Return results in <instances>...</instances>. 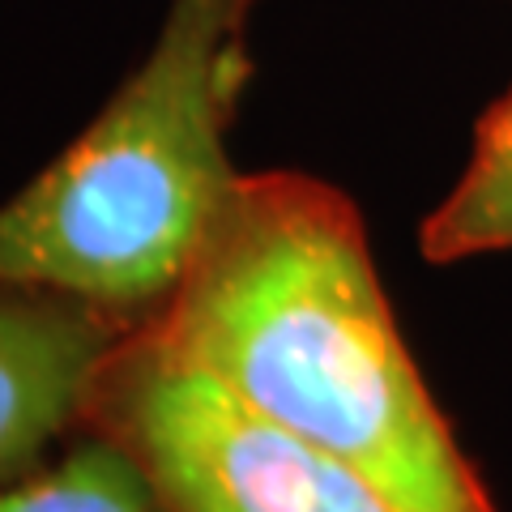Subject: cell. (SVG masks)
<instances>
[{
    "instance_id": "6da1fadb",
    "label": "cell",
    "mask_w": 512,
    "mask_h": 512,
    "mask_svg": "<svg viewBox=\"0 0 512 512\" xmlns=\"http://www.w3.org/2000/svg\"><path fill=\"white\" fill-rule=\"evenodd\" d=\"M141 325L265 419L376 478L406 512H495L410 359L342 188L239 171Z\"/></svg>"
},
{
    "instance_id": "7a4b0ae2",
    "label": "cell",
    "mask_w": 512,
    "mask_h": 512,
    "mask_svg": "<svg viewBox=\"0 0 512 512\" xmlns=\"http://www.w3.org/2000/svg\"><path fill=\"white\" fill-rule=\"evenodd\" d=\"M252 0H171L99 120L0 205V286L146 316L180 282L239 171L227 128Z\"/></svg>"
},
{
    "instance_id": "3957f363",
    "label": "cell",
    "mask_w": 512,
    "mask_h": 512,
    "mask_svg": "<svg viewBox=\"0 0 512 512\" xmlns=\"http://www.w3.org/2000/svg\"><path fill=\"white\" fill-rule=\"evenodd\" d=\"M82 431L120 444L163 512H406L376 478L265 419L141 320L90 380Z\"/></svg>"
},
{
    "instance_id": "277c9868",
    "label": "cell",
    "mask_w": 512,
    "mask_h": 512,
    "mask_svg": "<svg viewBox=\"0 0 512 512\" xmlns=\"http://www.w3.org/2000/svg\"><path fill=\"white\" fill-rule=\"evenodd\" d=\"M137 320L73 295L0 286V483L39 470L82 431L90 380Z\"/></svg>"
},
{
    "instance_id": "5b68a950",
    "label": "cell",
    "mask_w": 512,
    "mask_h": 512,
    "mask_svg": "<svg viewBox=\"0 0 512 512\" xmlns=\"http://www.w3.org/2000/svg\"><path fill=\"white\" fill-rule=\"evenodd\" d=\"M419 248L431 265L512 252V86L478 120L470 163L423 218Z\"/></svg>"
},
{
    "instance_id": "8992f818",
    "label": "cell",
    "mask_w": 512,
    "mask_h": 512,
    "mask_svg": "<svg viewBox=\"0 0 512 512\" xmlns=\"http://www.w3.org/2000/svg\"><path fill=\"white\" fill-rule=\"evenodd\" d=\"M0 512H163V504L120 444L77 431L64 457L0 483Z\"/></svg>"
}]
</instances>
